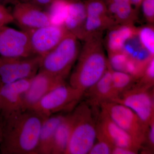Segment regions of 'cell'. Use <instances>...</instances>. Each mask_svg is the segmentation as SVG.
<instances>
[{
	"label": "cell",
	"mask_w": 154,
	"mask_h": 154,
	"mask_svg": "<svg viewBox=\"0 0 154 154\" xmlns=\"http://www.w3.org/2000/svg\"><path fill=\"white\" fill-rule=\"evenodd\" d=\"M44 117L32 110H22L2 120L3 154H38V137Z\"/></svg>",
	"instance_id": "obj_1"
},
{
	"label": "cell",
	"mask_w": 154,
	"mask_h": 154,
	"mask_svg": "<svg viewBox=\"0 0 154 154\" xmlns=\"http://www.w3.org/2000/svg\"><path fill=\"white\" fill-rule=\"evenodd\" d=\"M80 51L76 66L69 80V85L85 94L102 76L108 67L105 55L102 33L89 36Z\"/></svg>",
	"instance_id": "obj_2"
},
{
	"label": "cell",
	"mask_w": 154,
	"mask_h": 154,
	"mask_svg": "<svg viewBox=\"0 0 154 154\" xmlns=\"http://www.w3.org/2000/svg\"><path fill=\"white\" fill-rule=\"evenodd\" d=\"M88 102H80L72 111V126L65 154H87L97 135V116Z\"/></svg>",
	"instance_id": "obj_3"
},
{
	"label": "cell",
	"mask_w": 154,
	"mask_h": 154,
	"mask_svg": "<svg viewBox=\"0 0 154 154\" xmlns=\"http://www.w3.org/2000/svg\"><path fill=\"white\" fill-rule=\"evenodd\" d=\"M69 32L52 50L42 57L39 70L65 79L79 54V42Z\"/></svg>",
	"instance_id": "obj_4"
},
{
	"label": "cell",
	"mask_w": 154,
	"mask_h": 154,
	"mask_svg": "<svg viewBox=\"0 0 154 154\" xmlns=\"http://www.w3.org/2000/svg\"><path fill=\"white\" fill-rule=\"evenodd\" d=\"M84 96V93L66 83L51 91L30 110L45 118L57 113L70 112Z\"/></svg>",
	"instance_id": "obj_5"
},
{
	"label": "cell",
	"mask_w": 154,
	"mask_h": 154,
	"mask_svg": "<svg viewBox=\"0 0 154 154\" xmlns=\"http://www.w3.org/2000/svg\"><path fill=\"white\" fill-rule=\"evenodd\" d=\"M100 107L116 124L143 146L145 143L148 125L134 111L122 104L112 101L103 102Z\"/></svg>",
	"instance_id": "obj_6"
},
{
	"label": "cell",
	"mask_w": 154,
	"mask_h": 154,
	"mask_svg": "<svg viewBox=\"0 0 154 154\" xmlns=\"http://www.w3.org/2000/svg\"><path fill=\"white\" fill-rule=\"evenodd\" d=\"M151 89L134 84L112 102L120 103L128 107L144 123L149 125L154 120V91Z\"/></svg>",
	"instance_id": "obj_7"
},
{
	"label": "cell",
	"mask_w": 154,
	"mask_h": 154,
	"mask_svg": "<svg viewBox=\"0 0 154 154\" xmlns=\"http://www.w3.org/2000/svg\"><path fill=\"white\" fill-rule=\"evenodd\" d=\"M42 57L6 58L0 57V85L31 79L40 68Z\"/></svg>",
	"instance_id": "obj_8"
},
{
	"label": "cell",
	"mask_w": 154,
	"mask_h": 154,
	"mask_svg": "<svg viewBox=\"0 0 154 154\" xmlns=\"http://www.w3.org/2000/svg\"><path fill=\"white\" fill-rule=\"evenodd\" d=\"M35 55L30 46L29 33L8 25L0 27V57H26Z\"/></svg>",
	"instance_id": "obj_9"
},
{
	"label": "cell",
	"mask_w": 154,
	"mask_h": 154,
	"mask_svg": "<svg viewBox=\"0 0 154 154\" xmlns=\"http://www.w3.org/2000/svg\"><path fill=\"white\" fill-rule=\"evenodd\" d=\"M65 83V79L38 71L31 78L30 85L23 95L22 110H30L51 91Z\"/></svg>",
	"instance_id": "obj_10"
},
{
	"label": "cell",
	"mask_w": 154,
	"mask_h": 154,
	"mask_svg": "<svg viewBox=\"0 0 154 154\" xmlns=\"http://www.w3.org/2000/svg\"><path fill=\"white\" fill-rule=\"evenodd\" d=\"M86 18L83 40L116 25L108 13L104 0H87L85 2Z\"/></svg>",
	"instance_id": "obj_11"
},
{
	"label": "cell",
	"mask_w": 154,
	"mask_h": 154,
	"mask_svg": "<svg viewBox=\"0 0 154 154\" xmlns=\"http://www.w3.org/2000/svg\"><path fill=\"white\" fill-rule=\"evenodd\" d=\"M28 32L33 54L42 57L55 48L69 32L63 26L51 24Z\"/></svg>",
	"instance_id": "obj_12"
},
{
	"label": "cell",
	"mask_w": 154,
	"mask_h": 154,
	"mask_svg": "<svg viewBox=\"0 0 154 154\" xmlns=\"http://www.w3.org/2000/svg\"><path fill=\"white\" fill-rule=\"evenodd\" d=\"M11 13L14 21L27 32L51 24L47 11L30 2L19 1Z\"/></svg>",
	"instance_id": "obj_13"
},
{
	"label": "cell",
	"mask_w": 154,
	"mask_h": 154,
	"mask_svg": "<svg viewBox=\"0 0 154 154\" xmlns=\"http://www.w3.org/2000/svg\"><path fill=\"white\" fill-rule=\"evenodd\" d=\"M31 79L0 85V119H5L22 110V97L30 85Z\"/></svg>",
	"instance_id": "obj_14"
},
{
	"label": "cell",
	"mask_w": 154,
	"mask_h": 154,
	"mask_svg": "<svg viewBox=\"0 0 154 154\" xmlns=\"http://www.w3.org/2000/svg\"><path fill=\"white\" fill-rule=\"evenodd\" d=\"M97 128L113 146L128 148L138 152L142 149L140 144L116 124L102 109L97 115Z\"/></svg>",
	"instance_id": "obj_15"
},
{
	"label": "cell",
	"mask_w": 154,
	"mask_h": 154,
	"mask_svg": "<svg viewBox=\"0 0 154 154\" xmlns=\"http://www.w3.org/2000/svg\"><path fill=\"white\" fill-rule=\"evenodd\" d=\"M105 44L108 53L123 51L129 39L137 34L134 24H116L107 29Z\"/></svg>",
	"instance_id": "obj_16"
},
{
	"label": "cell",
	"mask_w": 154,
	"mask_h": 154,
	"mask_svg": "<svg viewBox=\"0 0 154 154\" xmlns=\"http://www.w3.org/2000/svg\"><path fill=\"white\" fill-rule=\"evenodd\" d=\"M88 102L94 107L100 106L104 102L112 101L114 99L112 70L108 65V69L100 79L85 92Z\"/></svg>",
	"instance_id": "obj_17"
},
{
	"label": "cell",
	"mask_w": 154,
	"mask_h": 154,
	"mask_svg": "<svg viewBox=\"0 0 154 154\" xmlns=\"http://www.w3.org/2000/svg\"><path fill=\"white\" fill-rule=\"evenodd\" d=\"M86 18L85 2L69 0L68 8L63 26L68 31L82 40Z\"/></svg>",
	"instance_id": "obj_18"
},
{
	"label": "cell",
	"mask_w": 154,
	"mask_h": 154,
	"mask_svg": "<svg viewBox=\"0 0 154 154\" xmlns=\"http://www.w3.org/2000/svg\"><path fill=\"white\" fill-rule=\"evenodd\" d=\"M65 115L57 113L45 119L39 132L38 154H51L56 131Z\"/></svg>",
	"instance_id": "obj_19"
},
{
	"label": "cell",
	"mask_w": 154,
	"mask_h": 154,
	"mask_svg": "<svg viewBox=\"0 0 154 154\" xmlns=\"http://www.w3.org/2000/svg\"><path fill=\"white\" fill-rule=\"evenodd\" d=\"M71 112L66 114L57 129L54 138L51 154H65L72 126Z\"/></svg>",
	"instance_id": "obj_20"
},
{
	"label": "cell",
	"mask_w": 154,
	"mask_h": 154,
	"mask_svg": "<svg viewBox=\"0 0 154 154\" xmlns=\"http://www.w3.org/2000/svg\"><path fill=\"white\" fill-rule=\"evenodd\" d=\"M111 70L114 100L119 95L131 88L135 84L137 80L125 72L113 70L112 69Z\"/></svg>",
	"instance_id": "obj_21"
},
{
	"label": "cell",
	"mask_w": 154,
	"mask_h": 154,
	"mask_svg": "<svg viewBox=\"0 0 154 154\" xmlns=\"http://www.w3.org/2000/svg\"><path fill=\"white\" fill-rule=\"evenodd\" d=\"M69 0H56L48 7L47 11L52 25L63 26Z\"/></svg>",
	"instance_id": "obj_22"
},
{
	"label": "cell",
	"mask_w": 154,
	"mask_h": 154,
	"mask_svg": "<svg viewBox=\"0 0 154 154\" xmlns=\"http://www.w3.org/2000/svg\"><path fill=\"white\" fill-rule=\"evenodd\" d=\"M138 38L140 44L152 56L154 54V29L152 25L138 28Z\"/></svg>",
	"instance_id": "obj_23"
},
{
	"label": "cell",
	"mask_w": 154,
	"mask_h": 154,
	"mask_svg": "<svg viewBox=\"0 0 154 154\" xmlns=\"http://www.w3.org/2000/svg\"><path fill=\"white\" fill-rule=\"evenodd\" d=\"M96 141L89 154H112L113 146L97 130Z\"/></svg>",
	"instance_id": "obj_24"
},
{
	"label": "cell",
	"mask_w": 154,
	"mask_h": 154,
	"mask_svg": "<svg viewBox=\"0 0 154 154\" xmlns=\"http://www.w3.org/2000/svg\"><path fill=\"white\" fill-rule=\"evenodd\" d=\"M136 85L152 88L154 84V57H152L145 67L141 77L137 81Z\"/></svg>",
	"instance_id": "obj_25"
},
{
	"label": "cell",
	"mask_w": 154,
	"mask_h": 154,
	"mask_svg": "<svg viewBox=\"0 0 154 154\" xmlns=\"http://www.w3.org/2000/svg\"><path fill=\"white\" fill-rule=\"evenodd\" d=\"M108 65L113 70L125 72L129 57L123 51L108 53Z\"/></svg>",
	"instance_id": "obj_26"
},
{
	"label": "cell",
	"mask_w": 154,
	"mask_h": 154,
	"mask_svg": "<svg viewBox=\"0 0 154 154\" xmlns=\"http://www.w3.org/2000/svg\"><path fill=\"white\" fill-rule=\"evenodd\" d=\"M140 7L142 8L144 16L149 23L154 21V0H142Z\"/></svg>",
	"instance_id": "obj_27"
},
{
	"label": "cell",
	"mask_w": 154,
	"mask_h": 154,
	"mask_svg": "<svg viewBox=\"0 0 154 154\" xmlns=\"http://www.w3.org/2000/svg\"><path fill=\"white\" fill-rule=\"evenodd\" d=\"M14 22L12 13L5 6L0 4V27Z\"/></svg>",
	"instance_id": "obj_28"
},
{
	"label": "cell",
	"mask_w": 154,
	"mask_h": 154,
	"mask_svg": "<svg viewBox=\"0 0 154 154\" xmlns=\"http://www.w3.org/2000/svg\"><path fill=\"white\" fill-rule=\"evenodd\" d=\"M145 143L148 146V149L153 150L154 147V120L150 123L146 133Z\"/></svg>",
	"instance_id": "obj_29"
},
{
	"label": "cell",
	"mask_w": 154,
	"mask_h": 154,
	"mask_svg": "<svg viewBox=\"0 0 154 154\" xmlns=\"http://www.w3.org/2000/svg\"><path fill=\"white\" fill-rule=\"evenodd\" d=\"M138 152L132 149L124 147H113L112 154H136Z\"/></svg>",
	"instance_id": "obj_30"
},
{
	"label": "cell",
	"mask_w": 154,
	"mask_h": 154,
	"mask_svg": "<svg viewBox=\"0 0 154 154\" xmlns=\"http://www.w3.org/2000/svg\"><path fill=\"white\" fill-rule=\"evenodd\" d=\"M55 1L56 0H30L29 2L42 8L43 7H48L51 3Z\"/></svg>",
	"instance_id": "obj_31"
},
{
	"label": "cell",
	"mask_w": 154,
	"mask_h": 154,
	"mask_svg": "<svg viewBox=\"0 0 154 154\" xmlns=\"http://www.w3.org/2000/svg\"><path fill=\"white\" fill-rule=\"evenodd\" d=\"M142 1V0H131V2L134 8L137 10L140 8Z\"/></svg>",
	"instance_id": "obj_32"
},
{
	"label": "cell",
	"mask_w": 154,
	"mask_h": 154,
	"mask_svg": "<svg viewBox=\"0 0 154 154\" xmlns=\"http://www.w3.org/2000/svg\"><path fill=\"white\" fill-rule=\"evenodd\" d=\"M3 138V124L2 120L0 119V148Z\"/></svg>",
	"instance_id": "obj_33"
},
{
	"label": "cell",
	"mask_w": 154,
	"mask_h": 154,
	"mask_svg": "<svg viewBox=\"0 0 154 154\" xmlns=\"http://www.w3.org/2000/svg\"><path fill=\"white\" fill-rule=\"evenodd\" d=\"M19 2L18 0H0V2H5L11 3L15 5Z\"/></svg>",
	"instance_id": "obj_34"
},
{
	"label": "cell",
	"mask_w": 154,
	"mask_h": 154,
	"mask_svg": "<svg viewBox=\"0 0 154 154\" xmlns=\"http://www.w3.org/2000/svg\"><path fill=\"white\" fill-rule=\"evenodd\" d=\"M30 0H22V2H30Z\"/></svg>",
	"instance_id": "obj_35"
}]
</instances>
